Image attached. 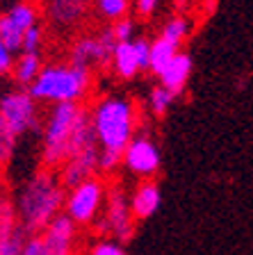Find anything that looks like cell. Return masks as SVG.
Listing matches in <instances>:
<instances>
[{
    "instance_id": "1",
    "label": "cell",
    "mask_w": 253,
    "mask_h": 255,
    "mask_svg": "<svg viewBox=\"0 0 253 255\" xmlns=\"http://www.w3.org/2000/svg\"><path fill=\"white\" fill-rule=\"evenodd\" d=\"M91 126L98 141V173H114L123 164V150L137 130V110L126 98L105 96L94 105Z\"/></svg>"
},
{
    "instance_id": "2",
    "label": "cell",
    "mask_w": 253,
    "mask_h": 255,
    "mask_svg": "<svg viewBox=\"0 0 253 255\" xmlns=\"http://www.w3.org/2000/svg\"><path fill=\"white\" fill-rule=\"evenodd\" d=\"M64 196H66V189L59 182L57 171L41 166L25 182L18 198L14 201L18 223L25 230V235H39L57 214H62Z\"/></svg>"
},
{
    "instance_id": "3",
    "label": "cell",
    "mask_w": 253,
    "mask_h": 255,
    "mask_svg": "<svg viewBox=\"0 0 253 255\" xmlns=\"http://www.w3.org/2000/svg\"><path fill=\"white\" fill-rule=\"evenodd\" d=\"M91 75L89 69L73 64H48L27 87V94L37 103H82L91 89Z\"/></svg>"
},
{
    "instance_id": "4",
    "label": "cell",
    "mask_w": 253,
    "mask_h": 255,
    "mask_svg": "<svg viewBox=\"0 0 253 255\" xmlns=\"http://www.w3.org/2000/svg\"><path fill=\"white\" fill-rule=\"evenodd\" d=\"M82 112V103H55L48 112L43 126V146H41V166L57 171L69 157V143L73 137V128Z\"/></svg>"
},
{
    "instance_id": "5",
    "label": "cell",
    "mask_w": 253,
    "mask_h": 255,
    "mask_svg": "<svg viewBox=\"0 0 253 255\" xmlns=\"http://www.w3.org/2000/svg\"><path fill=\"white\" fill-rule=\"evenodd\" d=\"M107 198V185L100 175L87 178L80 185L66 189L62 212L78 226V228H89L98 221L103 205Z\"/></svg>"
},
{
    "instance_id": "6",
    "label": "cell",
    "mask_w": 253,
    "mask_h": 255,
    "mask_svg": "<svg viewBox=\"0 0 253 255\" xmlns=\"http://www.w3.org/2000/svg\"><path fill=\"white\" fill-rule=\"evenodd\" d=\"M116 39L112 34V27H103L98 34H80L69 50V64L82 66L94 73L96 69H107L112 64Z\"/></svg>"
},
{
    "instance_id": "7",
    "label": "cell",
    "mask_w": 253,
    "mask_h": 255,
    "mask_svg": "<svg viewBox=\"0 0 253 255\" xmlns=\"http://www.w3.org/2000/svg\"><path fill=\"white\" fill-rule=\"evenodd\" d=\"M96 228L105 237H112L114 242H128L135 233V217L130 212V203L121 187H107V198L103 205L100 219L94 223Z\"/></svg>"
},
{
    "instance_id": "8",
    "label": "cell",
    "mask_w": 253,
    "mask_h": 255,
    "mask_svg": "<svg viewBox=\"0 0 253 255\" xmlns=\"http://www.w3.org/2000/svg\"><path fill=\"white\" fill-rule=\"evenodd\" d=\"M0 119L5 121L16 137H23L39 128L37 101L27 94V89H11L0 96Z\"/></svg>"
},
{
    "instance_id": "9",
    "label": "cell",
    "mask_w": 253,
    "mask_h": 255,
    "mask_svg": "<svg viewBox=\"0 0 253 255\" xmlns=\"http://www.w3.org/2000/svg\"><path fill=\"white\" fill-rule=\"evenodd\" d=\"M91 0H43V18L55 34L69 37L87 23Z\"/></svg>"
},
{
    "instance_id": "10",
    "label": "cell",
    "mask_w": 253,
    "mask_h": 255,
    "mask_svg": "<svg viewBox=\"0 0 253 255\" xmlns=\"http://www.w3.org/2000/svg\"><path fill=\"white\" fill-rule=\"evenodd\" d=\"M162 164V157H160V150L155 146V141L146 134H137L132 137L130 143L123 150V164L130 173L139 175L144 180H153V175L160 171Z\"/></svg>"
},
{
    "instance_id": "11",
    "label": "cell",
    "mask_w": 253,
    "mask_h": 255,
    "mask_svg": "<svg viewBox=\"0 0 253 255\" xmlns=\"http://www.w3.org/2000/svg\"><path fill=\"white\" fill-rule=\"evenodd\" d=\"M148 53H151V43L144 39L119 41L112 53V69L116 78L132 80L142 69H148Z\"/></svg>"
},
{
    "instance_id": "12",
    "label": "cell",
    "mask_w": 253,
    "mask_h": 255,
    "mask_svg": "<svg viewBox=\"0 0 253 255\" xmlns=\"http://www.w3.org/2000/svg\"><path fill=\"white\" fill-rule=\"evenodd\" d=\"M98 153L100 148L94 146V148H87L82 153L71 155L66 162L57 169L59 182H62L64 189H71V187L80 185L87 178H94L98 175Z\"/></svg>"
},
{
    "instance_id": "13",
    "label": "cell",
    "mask_w": 253,
    "mask_h": 255,
    "mask_svg": "<svg viewBox=\"0 0 253 255\" xmlns=\"http://www.w3.org/2000/svg\"><path fill=\"white\" fill-rule=\"evenodd\" d=\"M160 201H162V191H160L158 182L144 180L130 198V212L135 217V221H144V219L153 217L158 212Z\"/></svg>"
},
{
    "instance_id": "14",
    "label": "cell",
    "mask_w": 253,
    "mask_h": 255,
    "mask_svg": "<svg viewBox=\"0 0 253 255\" xmlns=\"http://www.w3.org/2000/svg\"><path fill=\"white\" fill-rule=\"evenodd\" d=\"M192 75V57L187 53H178L171 62L167 64V69L160 73V85L174 96H178L185 89V85L190 82Z\"/></svg>"
},
{
    "instance_id": "15",
    "label": "cell",
    "mask_w": 253,
    "mask_h": 255,
    "mask_svg": "<svg viewBox=\"0 0 253 255\" xmlns=\"http://www.w3.org/2000/svg\"><path fill=\"white\" fill-rule=\"evenodd\" d=\"M178 53H180L178 43L169 41V39H164V37H158L153 43H151V53H148V71L160 78V73L167 69V64L171 62Z\"/></svg>"
},
{
    "instance_id": "16",
    "label": "cell",
    "mask_w": 253,
    "mask_h": 255,
    "mask_svg": "<svg viewBox=\"0 0 253 255\" xmlns=\"http://www.w3.org/2000/svg\"><path fill=\"white\" fill-rule=\"evenodd\" d=\"M43 69L41 64V55H34V53H21V57L14 59V69H11V75L18 85L23 87H30L34 80H37L39 71Z\"/></svg>"
},
{
    "instance_id": "17",
    "label": "cell",
    "mask_w": 253,
    "mask_h": 255,
    "mask_svg": "<svg viewBox=\"0 0 253 255\" xmlns=\"http://www.w3.org/2000/svg\"><path fill=\"white\" fill-rule=\"evenodd\" d=\"M21 228L18 223V214H16V203L9 194H0V242H5L7 237Z\"/></svg>"
},
{
    "instance_id": "18",
    "label": "cell",
    "mask_w": 253,
    "mask_h": 255,
    "mask_svg": "<svg viewBox=\"0 0 253 255\" xmlns=\"http://www.w3.org/2000/svg\"><path fill=\"white\" fill-rule=\"evenodd\" d=\"M7 16H9V21L21 32L30 30L32 25H37V18H39L37 7L32 5V2H16V5L7 11Z\"/></svg>"
},
{
    "instance_id": "19",
    "label": "cell",
    "mask_w": 253,
    "mask_h": 255,
    "mask_svg": "<svg viewBox=\"0 0 253 255\" xmlns=\"http://www.w3.org/2000/svg\"><path fill=\"white\" fill-rule=\"evenodd\" d=\"M23 34L14 23L9 21V16L7 14H0V39L5 41V46L9 48L11 53H21V41H23Z\"/></svg>"
},
{
    "instance_id": "20",
    "label": "cell",
    "mask_w": 253,
    "mask_h": 255,
    "mask_svg": "<svg viewBox=\"0 0 253 255\" xmlns=\"http://www.w3.org/2000/svg\"><path fill=\"white\" fill-rule=\"evenodd\" d=\"M187 34H190V21H187L185 16H174V18H169V21L164 23L162 32H160V37L178 43V46L185 41Z\"/></svg>"
},
{
    "instance_id": "21",
    "label": "cell",
    "mask_w": 253,
    "mask_h": 255,
    "mask_svg": "<svg viewBox=\"0 0 253 255\" xmlns=\"http://www.w3.org/2000/svg\"><path fill=\"white\" fill-rule=\"evenodd\" d=\"M16 143H18V137L11 132L9 128L5 126V121L0 119V164L7 166L14 157V150H16Z\"/></svg>"
},
{
    "instance_id": "22",
    "label": "cell",
    "mask_w": 253,
    "mask_h": 255,
    "mask_svg": "<svg viewBox=\"0 0 253 255\" xmlns=\"http://www.w3.org/2000/svg\"><path fill=\"white\" fill-rule=\"evenodd\" d=\"M174 98L176 96L171 91H167L162 85H158L151 91V96H148V107H151V112H153L155 117H164L167 110L171 107V103H174Z\"/></svg>"
},
{
    "instance_id": "23",
    "label": "cell",
    "mask_w": 253,
    "mask_h": 255,
    "mask_svg": "<svg viewBox=\"0 0 253 255\" xmlns=\"http://www.w3.org/2000/svg\"><path fill=\"white\" fill-rule=\"evenodd\" d=\"M98 11L105 16L107 21H119L128 14V7H130V0H96Z\"/></svg>"
},
{
    "instance_id": "24",
    "label": "cell",
    "mask_w": 253,
    "mask_h": 255,
    "mask_svg": "<svg viewBox=\"0 0 253 255\" xmlns=\"http://www.w3.org/2000/svg\"><path fill=\"white\" fill-rule=\"evenodd\" d=\"M41 46H43V27L37 23V25H32L30 30H25V34H23L21 53L41 55Z\"/></svg>"
},
{
    "instance_id": "25",
    "label": "cell",
    "mask_w": 253,
    "mask_h": 255,
    "mask_svg": "<svg viewBox=\"0 0 253 255\" xmlns=\"http://www.w3.org/2000/svg\"><path fill=\"white\" fill-rule=\"evenodd\" d=\"M89 255H128V253L114 239H100L89 249Z\"/></svg>"
},
{
    "instance_id": "26",
    "label": "cell",
    "mask_w": 253,
    "mask_h": 255,
    "mask_svg": "<svg viewBox=\"0 0 253 255\" xmlns=\"http://www.w3.org/2000/svg\"><path fill=\"white\" fill-rule=\"evenodd\" d=\"M112 34H114V39H116V43L119 41H132V32H135V23L130 21V18H119V21H114L112 23Z\"/></svg>"
},
{
    "instance_id": "27",
    "label": "cell",
    "mask_w": 253,
    "mask_h": 255,
    "mask_svg": "<svg viewBox=\"0 0 253 255\" xmlns=\"http://www.w3.org/2000/svg\"><path fill=\"white\" fill-rule=\"evenodd\" d=\"M11 69H14V53H11L9 48L5 46V41L0 39V78L9 75Z\"/></svg>"
},
{
    "instance_id": "28",
    "label": "cell",
    "mask_w": 253,
    "mask_h": 255,
    "mask_svg": "<svg viewBox=\"0 0 253 255\" xmlns=\"http://www.w3.org/2000/svg\"><path fill=\"white\" fill-rule=\"evenodd\" d=\"M160 0H135V9H137L139 18H151L158 9Z\"/></svg>"
},
{
    "instance_id": "29",
    "label": "cell",
    "mask_w": 253,
    "mask_h": 255,
    "mask_svg": "<svg viewBox=\"0 0 253 255\" xmlns=\"http://www.w3.org/2000/svg\"><path fill=\"white\" fill-rule=\"evenodd\" d=\"M2 169H5V166L0 164V194L5 191V173H2Z\"/></svg>"
}]
</instances>
